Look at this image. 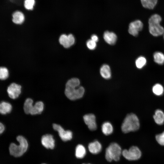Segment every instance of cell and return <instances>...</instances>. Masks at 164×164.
Returning a JSON list of instances; mask_svg holds the SVG:
<instances>
[{
    "mask_svg": "<svg viewBox=\"0 0 164 164\" xmlns=\"http://www.w3.org/2000/svg\"><path fill=\"white\" fill-rule=\"evenodd\" d=\"M79 80L73 78L69 80L65 87V94L66 97L71 100H74L82 98L84 93V87L80 86Z\"/></svg>",
    "mask_w": 164,
    "mask_h": 164,
    "instance_id": "6da1fadb",
    "label": "cell"
},
{
    "mask_svg": "<svg viewBox=\"0 0 164 164\" xmlns=\"http://www.w3.org/2000/svg\"><path fill=\"white\" fill-rule=\"evenodd\" d=\"M16 140L19 143L17 145L14 143H11L9 147L10 154L15 157L22 156L27 150L28 144L26 139L22 135H19Z\"/></svg>",
    "mask_w": 164,
    "mask_h": 164,
    "instance_id": "7a4b0ae2",
    "label": "cell"
},
{
    "mask_svg": "<svg viewBox=\"0 0 164 164\" xmlns=\"http://www.w3.org/2000/svg\"><path fill=\"white\" fill-rule=\"evenodd\" d=\"M140 123L137 116L133 113L128 114L125 118L121 125V129L125 133L138 130Z\"/></svg>",
    "mask_w": 164,
    "mask_h": 164,
    "instance_id": "3957f363",
    "label": "cell"
},
{
    "mask_svg": "<svg viewBox=\"0 0 164 164\" xmlns=\"http://www.w3.org/2000/svg\"><path fill=\"white\" fill-rule=\"evenodd\" d=\"M162 18L157 14L152 15L149 20V31L150 33L154 36H158L164 33V29L160 25Z\"/></svg>",
    "mask_w": 164,
    "mask_h": 164,
    "instance_id": "277c9868",
    "label": "cell"
},
{
    "mask_svg": "<svg viewBox=\"0 0 164 164\" xmlns=\"http://www.w3.org/2000/svg\"><path fill=\"white\" fill-rule=\"evenodd\" d=\"M33 101L32 99L28 98L25 100L24 104V111L26 114L32 115L40 114L44 109V104L41 101L37 102L33 105Z\"/></svg>",
    "mask_w": 164,
    "mask_h": 164,
    "instance_id": "5b68a950",
    "label": "cell"
},
{
    "mask_svg": "<svg viewBox=\"0 0 164 164\" xmlns=\"http://www.w3.org/2000/svg\"><path fill=\"white\" fill-rule=\"evenodd\" d=\"M122 153L120 145L116 143H112L106 150L105 158L108 162H111L113 160L118 161L120 159Z\"/></svg>",
    "mask_w": 164,
    "mask_h": 164,
    "instance_id": "8992f818",
    "label": "cell"
},
{
    "mask_svg": "<svg viewBox=\"0 0 164 164\" xmlns=\"http://www.w3.org/2000/svg\"><path fill=\"white\" fill-rule=\"evenodd\" d=\"M122 154L126 159L133 161L139 159L141 156L142 153L137 147L132 146L128 150L125 149L122 151Z\"/></svg>",
    "mask_w": 164,
    "mask_h": 164,
    "instance_id": "52a82bcc",
    "label": "cell"
},
{
    "mask_svg": "<svg viewBox=\"0 0 164 164\" xmlns=\"http://www.w3.org/2000/svg\"><path fill=\"white\" fill-rule=\"evenodd\" d=\"M53 129L58 132L60 137L63 141H68L72 138L73 134L70 131H65L60 125L58 124H53Z\"/></svg>",
    "mask_w": 164,
    "mask_h": 164,
    "instance_id": "ba28073f",
    "label": "cell"
},
{
    "mask_svg": "<svg viewBox=\"0 0 164 164\" xmlns=\"http://www.w3.org/2000/svg\"><path fill=\"white\" fill-rule=\"evenodd\" d=\"M143 26V24L141 21L139 20H135L130 23L128 32L132 35L134 36H137L139 32L142 30Z\"/></svg>",
    "mask_w": 164,
    "mask_h": 164,
    "instance_id": "9c48e42d",
    "label": "cell"
},
{
    "mask_svg": "<svg viewBox=\"0 0 164 164\" xmlns=\"http://www.w3.org/2000/svg\"><path fill=\"white\" fill-rule=\"evenodd\" d=\"M21 86L16 83H11L7 88V92L9 97L11 99L18 98L21 93Z\"/></svg>",
    "mask_w": 164,
    "mask_h": 164,
    "instance_id": "30bf717a",
    "label": "cell"
},
{
    "mask_svg": "<svg viewBox=\"0 0 164 164\" xmlns=\"http://www.w3.org/2000/svg\"><path fill=\"white\" fill-rule=\"evenodd\" d=\"M59 41L60 43L65 48H68L74 44L75 39L74 36L71 34L68 35L63 34L60 36Z\"/></svg>",
    "mask_w": 164,
    "mask_h": 164,
    "instance_id": "8fae6325",
    "label": "cell"
},
{
    "mask_svg": "<svg viewBox=\"0 0 164 164\" xmlns=\"http://www.w3.org/2000/svg\"><path fill=\"white\" fill-rule=\"evenodd\" d=\"M84 121L88 128L91 131H94L97 128L96 117L92 114H86L83 116Z\"/></svg>",
    "mask_w": 164,
    "mask_h": 164,
    "instance_id": "7c38bea8",
    "label": "cell"
},
{
    "mask_svg": "<svg viewBox=\"0 0 164 164\" xmlns=\"http://www.w3.org/2000/svg\"><path fill=\"white\" fill-rule=\"evenodd\" d=\"M41 142L42 145L46 149H53L55 147V141L51 135L46 134L43 135Z\"/></svg>",
    "mask_w": 164,
    "mask_h": 164,
    "instance_id": "4fadbf2b",
    "label": "cell"
},
{
    "mask_svg": "<svg viewBox=\"0 0 164 164\" xmlns=\"http://www.w3.org/2000/svg\"><path fill=\"white\" fill-rule=\"evenodd\" d=\"M12 20L16 24H21L25 21V16L23 13L21 11L16 10L14 11L12 15Z\"/></svg>",
    "mask_w": 164,
    "mask_h": 164,
    "instance_id": "5bb4252c",
    "label": "cell"
},
{
    "mask_svg": "<svg viewBox=\"0 0 164 164\" xmlns=\"http://www.w3.org/2000/svg\"><path fill=\"white\" fill-rule=\"evenodd\" d=\"M103 38L105 41L111 45H114L117 40V36L113 32L109 31H105L103 35Z\"/></svg>",
    "mask_w": 164,
    "mask_h": 164,
    "instance_id": "9a60e30c",
    "label": "cell"
},
{
    "mask_svg": "<svg viewBox=\"0 0 164 164\" xmlns=\"http://www.w3.org/2000/svg\"><path fill=\"white\" fill-rule=\"evenodd\" d=\"M101 144L97 141H95L89 144L88 149L90 152L94 154L99 153L102 149Z\"/></svg>",
    "mask_w": 164,
    "mask_h": 164,
    "instance_id": "2e32d148",
    "label": "cell"
},
{
    "mask_svg": "<svg viewBox=\"0 0 164 164\" xmlns=\"http://www.w3.org/2000/svg\"><path fill=\"white\" fill-rule=\"evenodd\" d=\"M100 72L101 77L105 79H109L111 77V69L107 64L102 65L100 68Z\"/></svg>",
    "mask_w": 164,
    "mask_h": 164,
    "instance_id": "e0dca14e",
    "label": "cell"
},
{
    "mask_svg": "<svg viewBox=\"0 0 164 164\" xmlns=\"http://www.w3.org/2000/svg\"><path fill=\"white\" fill-rule=\"evenodd\" d=\"M11 104L8 102L2 101L0 102V113L5 114L9 113L12 110Z\"/></svg>",
    "mask_w": 164,
    "mask_h": 164,
    "instance_id": "ac0fdd59",
    "label": "cell"
},
{
    "mask_svg": "<svg viewBox=\"0 0 164 164\" xmlns=\"http://www.w3.org/2000/svg\"><path fill=\"white\" fill-rule=\"evenodd\" d=\"M101 129L103 133L106 135L111 134L113 131V126L109 121L104 122L102 125Z\"/></svg>",
    "mask_w": 164,
    "mask_h": 164,
    "instance_id": "d6986e66",
    "label": "cell"
},
{
    "mask_svg": "<svg viewBox=\"0 0 164 164\" xmlns=\"http://www.w3.org/2000/svg\"><path fill=\"white\" fill-rule=\"evenodd\" d=\"M153 118L155 122L158 125H162L164 123V113L160 109L156 110Z\"/></svg>",
    "mask_w": 164,
    "mask_h": 164,
    "instance_id": "ffe728a7",
    "label": "cell"
},
{
    "mask_svg": "<svg viewBox=\"0 0 164 164\" xmlns=\"http://www.w3.org/2000/svg\"><path fill=\"white\" fill-rule=\"evenodd\" d=\"M86 150L85 147L82 145L79 144L75 149V155L78 159L83 158L86 154Z\"/></svg>",
    "mask_w": 164,
    "mask_h": 164,
    "instance_id": "44dd1931",
    "label": "cell"
},
{
    "mask_svg": "<svg viewBox=\"0 0 164 164\" xmlns=\"http://www.w3.org/2000/svg\"><path fill=\"white\" fill-rule=\"evenodd\" d=\"M154 61L156 63L160 65L164 64V54L161 52L157 51L153 55Z\"/></svg>",
    "mask_w": 164,
    "mask_h": 164,
    "instance_id": "7402d4cb",
    "label": "cell"
},
{
    "mask_svg": "<svg viewBox=\"0 0 164 164\" xmlns=\"http://www.w3.org/2000/svg\"><path fill=\"white\" fill-rule=\"evenodd\" d=\"M142 6L147 9H153L157 3V0H140Z\"/></svg>",
    "mask_w": 164,
    "mask_h": 164,
    "instance_id": "603a6c76",
    "label": "cell"
},
{
    "mask_svg": "<svg viewBox=\"0 0 164 164\" xmlns=\"http://www.w3.org/2000/svg\"><path fill=\"white\" fill-rule=\"evenodd\" d=\"M146 59L145 57L142 56L138 57L135 61L136 67L139 69H142L143 67L146 65Z\"/></svg>",
    "mask_w": 164,
    "mask_h": 164,
    "instance_id": "cb8c5ba5",
    "label": "cell"
},
{
    "mask_svg": "<svg viewBox=\"0 0 164 164\" xmlns=\"http://www.w3.org/2000/svg\"><path fill=\"white\" fill-rule=\"evenodd\" d=\"M36 4L35 0H24L23 5L27 10H32L34 8Z\"/></svg>",
    "mask_w": 164,
    "mask_h": 164,
    "instance_id": "d4e9b609",
    "label": "cell"
},
{
    "mask_svg": "<svg viewBox=\"0 0 164 164\" xmlns=\"http://www.w3.org/2000/svg\"><path fill=\"white\" fill-rule=\"evenodd\" d=\"M152 90L154 94L158 96L162 95L164 91L163 86L159 84H155L153 86Z\"/></svg>",
    "mask_w": 164,
    "mask_h": 164,
    "instance_id": "484cf974",
    "label": "cell"
},
{
    "mask_svg": "<svg viewBox=\"0 0 164 164\" xmlns=\"http://www.w3.org/2000/svg\"><path fill=\"white\" fill-rule=\"evenodd\" d=\"M9 71L8 69L5 67H0V79L5 80L7 79L9 76Z\"/></svg>",
    "mask_w": 164,
    "mask_h": 164,
    "instance_id": "4316f807",
    "label": "cell"
},
{
    "mask_svg": "<svg viewBox=\"0 0 164 164\" xmlns=\"http://www.w3.org/2000/svg\"><path fill=\"white\" fill-rule=\"evenodd\" d=\"M155 139L159 144L164 145V131L161 134L156 135Z\"/></svg>",
    "mask_w": 164,
    "mask_h": 164,
    "instance_id": "83f0119b",
    "label": "cell"
},
{
    "mask_svg": "<svg viewBox=\"0 0 164 164\" xmlns=\"http://www.w3.org/2000/svg\"><path fill=\"white\" fill-rule=\"evenodd\" d=\"M86 46L89 50H94L96 47V43L91 39H89L86 42Z\"/></svg>",
    "mask_w": 164,
    "mask_h": 164,
    "instance_id": "f1b7e54d",
    "label": "cell"
},
{
    "mask_svg": "<svg viewBox=\"0 0 164 164\" xmlns=\"http://www.w3.org/2000/svg\"><path fill=\"white\" fill-rule=\"evenodd\" d=\"M91 39L96 43L98 40V38L97 35L93 34L91 36Z\"/></svg>",
    "mask_w": 164,
    "mask_h": 164,
    "instance_id": "f546056e",
    "label": "cell"
},
{
    "mask_svg": "<svg viewBox=\"0 0 164 164\" xmlns=\"http://www.w3.org/2000/svg\"><path fill=\"white\" fill-rule=\"evenodd\" d=\"M5 130L4 125L2 123L0 122V135L4 132Z\"/></svg>",
    "mask_w": 164,
    "mask_h": 164,
    "instance_id": "4dcf8cb0",
    "label": "cell"
},
{
    "mask_svg": "<svg viewBox=\"0 0 164 164\" xmlns=\"http://www.w3.org/2000/svg\"><path fill=\"white\" fill-rule=\"evenodd\" d=\"M163 35V38H164V33Z\"/></svg>",
    "mask_w": 164,
    "mask_h": 164,
    "instance_id": "1f68e13d",
    "label": "cell"
},
{
    "mask_svg": "<svg viewBox=\"0 0 164 164\" xmlns=\"http://www.w3.org/2000/svg\"></svg>",
    "mask_w": 164,
    "mask_h": 164,
    "instance_id": "d6a6232c",
    "label": "cell"
},
{
    "mask_svg": "<svg viewBox=\"0 0 164 164\" xmlns=\"http://www.w3.org/2000/svg\"></svg>",
    "mask_w": 164,
    "mask_h": 164,
    "instance_id": "836d02e7",
    "label": "cell"
}]
</instances>
